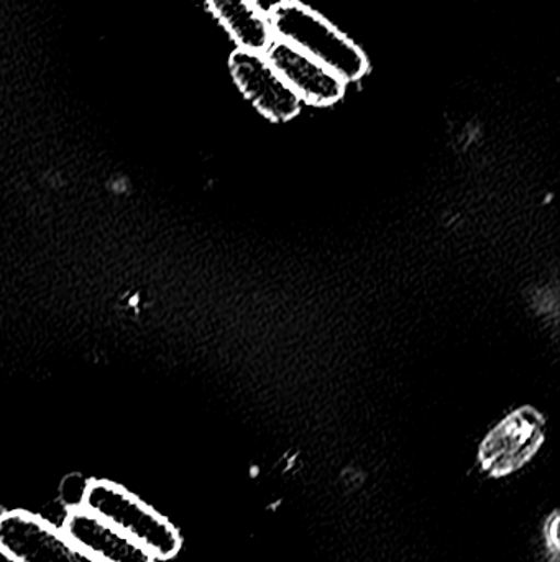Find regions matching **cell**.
<instances>
[{
  "label": "cell",
  "mask_w": 560,
  "mask_h": 562,
  "mask_svg": "<svg viewBox=\"0 0 560 562\" xmlns=\"http://www.w3.org/2000/svg\"><path fill=\"white\" fill-rule=\"evenodd\" d=\"M81 507L147 548L160 562L173 560L180 553L183 544L180 530L147 502L115 482H88Z\"/></svg>",
  "instance_id": "2"
},
{
  "label": "cell",
  "mask_w": 560,
  "mask_h": 562,
  "mask_svg": "<svg viewBox=\"0 0 560 562\" xmlns=\"http://www.w3.org/2000/svg\"><path fill=\"white\" fill-rule=\"evenodd\" d=\"M265 58L301 101L331 105L344 98L347 82L289 43L275 38Z\"/></svg>",
  "instance_id": "6"
},
{
  "label": "cell",
  "mask_w": 560,
  "mask_h": 562,
  "mask_svg": "<svg viewBox=\"0 0 560 562\" xmlns=\"http://www.w3.org/2000/svg\"><path fill=\"white\" fill-rule=\"evenodd\" d=\"M214 15L232 36L239 48L265 55L275 42L270 16L252 0H207Z\"/></svg>",
  "instance_id": "8"
},
{
  "label": "cell",
  "mask_w": 560,
  "mask_h": 562,
  "mask_svg": "<svg viewBox=\"0 0 560 562\" xmlns=\"http://www.w3.org/2000/svg\"><path fill=\"white\" fill-rule=\"evenodd\" d=\"M0 553L12 562H99L61 527L23 510L0 514Z\"/></svg>",
  "instance_id": "3"
},
{
  "label": "cell",
  "mask_w": 560,
  "mask_h": 562,
  "mask_svg": "<svg viewBox=\"0 0 560 562\" xmlns=\"http://www.w3.org/2000/svg\"><path fill=\"white\" fill-rule=\"evenodd\" d=\"M545 422L533 409L513 413L483 441L480 459L493 475H506L522 469L541 446Z\"/></svg>",
  "instance_id": "5"
},
{
  "label": "cell",
  "mask_w": 560,
  "mask_h": 562,
  "mask_svg": "<svg viewBox=\"0 0 560 562\" xmlns=\"http://www.w3.org/2000/svg\"><path fill=\"white\" fill-rule=\"evenodd\" d=\"M252 2L255 3V5L259 7L263 13H266V15H272L276 9L285 5L288 0H252Z\"/></svg>",
  "instance_id": "10"
},
{
  "label": "cell",
  "mask_w": 560,
  "mask_h": 562,
  "mask_svg": "<svg viewBox=\"0 0 560 562\" xmlns=\"http://www.w3.org/2000/svg\"><path fill=\"white\" fill-rule=\"evenodd\" d=\"M66 535L99 562H160L147 548L84 507H69L61 525Z\"/></svg>",
  "instance_id": "7"
},
{
  "label": "cell",
  "mask_w": 560,
  "mask_h": 562,
  "mask_svg": "<svg viewBox=\"0 0 560 562\" xmlns=\"http://www.w3.org/2000/svg\"><path fill=\"white\" fill-rule=\"evenodd\" d=\"M229 66L240 91L265 117L285 122L301 111V99L266 61L265 55L239 48L230 55Z\"/></svg>",
  "instance_id": "4"
},
{
  "label": "cell",
  "mask_w": 560,
  "mask_h": 562,
  "mask_svg": "<svg viewBox=\"0 0 560 562\" xmlns=\"http://www.w3.org/2000/svg\"><path fill=\"white\" fill-rule=\"evenodd\" d=\"M545 537L549 550L555 554V558H558L560 550V521L558 514L552 515V517L549 518L548 524H546Z\"/></svg>",
  "instance_id": "9"
},
{
  "label": "cell",
  "mask_w": 560,
  "mask_h": 562,
  "mask_svg": "<svg viewBox=\"0 0 560 562\" xmlns=\"http://www.w3.org/2000/svg\"><path fill=\"white\" fill-rule=\"evenodd\" d=\"M268 16L275 38L306 53L345 82L358 81L370 71L364 49L311 7L288 0Z\"/></svg>",
  "instance_id": "1"
}]
</instances>
